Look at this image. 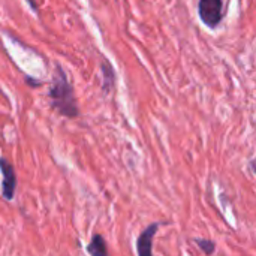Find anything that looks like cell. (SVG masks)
<instances>
[{"instance_id": "obj_1", "label": "cell", "mask_w": 256, "mask_h": 256, "mask_svg": "<svg viewBox=\"0 0 256 256\" xmlns=\"http://www.w3.org/2000/svg\"><path fill=\"white\" fill-rule=\"evenodd\" d=\"M48 99L51 110L56 111L58 116L66 118H76L80 116L74 86L70 84L68 74L60 63H56L52 81L48 88Z\"/></svg>"}, {"instance_id": "obj_2", "label": "cell", "mask_w": 256, "mask_h": 256, "mask_svg": "<svg viewBox=\"0 0 256 256\" xmlns=\"http://www.w3.org/2000/svg\"><path fill=\"white\" fill-rule=\"evenodd\" d=\"M198 16L202 21V24L207 26L208 28H218L225 16L224 0H200Z\"/></svg>"}, {"instance_id": "obj_3", "label": "cell", "mask_w": 256, "mask_h": 256, "mask_svg": "<svg viewBox=\"0 0 256 256\" xmlns=\"http://www.w3.org/2000/svg\"><path fill=\"white\" fill-rule=\"evenodd\" d=\"M0 171H2V195L6 201H12L16 190V174L14 170V165L6 159L0 158Z\"/></svg>"}, {"instance_id": "obj_4", "label": "cell", "mask_w": 256, "mask_h": 256, "mask_svg": "<svg viewBox=\"0 0 256 256\" xmlns=\"http://www.w3.org/2000/svg\"><path fill=\"white\" fill-rule=\"evenodd\" d=\"M160 222H152L142 230L136 238V254L138 256H153V242L154 236L160 228Z\"/></svg>"}, {"instance_id": "obj_5", "label": "cell", "mask_w": 256, "mask_h": 256, "mask_svg": "<svg viewBox=\"0 0 256 256\" xmlns=\"http://www.w3.org/2000/svg\"><path fill=\"white\" fill-rule=\"evenodd\" d=\"M100 75H102L100 92H102L104 96H108V94L112 93V90L116 88L117 74H116V69H114L112 63H111L105 56L100 57Z\"/></svg>"}, {"instance_id": "obj_6", "label": "cell", "mask_w": 256, "mask_h": 256, "mask_svg": "<svg viewBox=\"0 0 256 256\" xmlns=\"http://www.w3.org/2000/svg\"><path fill=\"white\" fill-rule=\"evenodd\" d=\"M86 252L90 256H108V248L104 236L94 234L90 240V243L86 248Z\"/></svg>"}, {"instance_id": "obj_7", "label": "cell", "mask_w": 256, "mask_h": 256, "mask_svg": "<svg viewBox=\"0 0 256 256\" xmlns=\"http://www.w3.org/2000/svg\"><path fill=\"white\" fill-rule=\"evenodd\" d=\"M194 242L202 250V254L206 256L214 255V252H216V243L213 240H208V238H195Z\"/></svg>"}, {"instance_id": "obj_8", "label": "cell", "mask_w": 256, "mask_h": 256, "mask_svg": "<svg viewBox=\"0 0 256 256\" xmlns=\"http://www.w3.org/2000/svg\"><path fill=\"white\" fill-rule=\"evenodd\" d=\"M26 82H27L30 87H40V86L44 84L40 80H34V78H32V76H26Z\"/></svg>"}, {"instance_id": "obj_9", "label": "cell", "mask_w": 256, "mask_h": 256, "mask_svg": "<svg viewBox=\"0 0 256 256\" xmlns=\"http://www.w3.org/2000/svg\"><path fill=\"white\" fill-rule=\"evenodd\" d=\"M26 2H27V4L30 6V9H32L34 14H38V9H39V6H38L36 0H26Z\"/></svg>"}]
</instances>
